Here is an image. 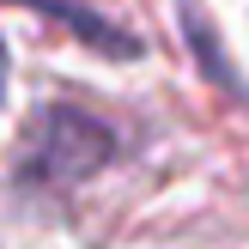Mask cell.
Returning a JSON list of instances; mask_svg holds the SVG:
<instances>
[{"instance_id":"2","label":"cell","mask_w":249,"mask_h":249,"mask_svg":"<svg viewBox=\"0 0 249 249\" xmlns=\"http://www.w3.org/2000/svg\"><path fill=\"white\" fill-rule=\"evenodd\" d=\"M18 6H36V12H49V18L73 24L85 43H104V49H116V55H134V36H122L116 24H104L91 6H85V0H18Z\"/></svg>"},{"instance_id":"1","label":"cell","mask_w":249,"mask_h":249,"mask_svg":"<svg viewBox=\"0 0 249 249\" xmlns=\"http://www.w3.org/2000/svg\"><path fill=\"white\" fill-rule=\"evenodd\" d=\"M109 152V134L97 128V122L73 116V109H55V116L43 122V146H36V158H43V177H79V170H91L97 158Z\"/></svg>"}]
</instances>
